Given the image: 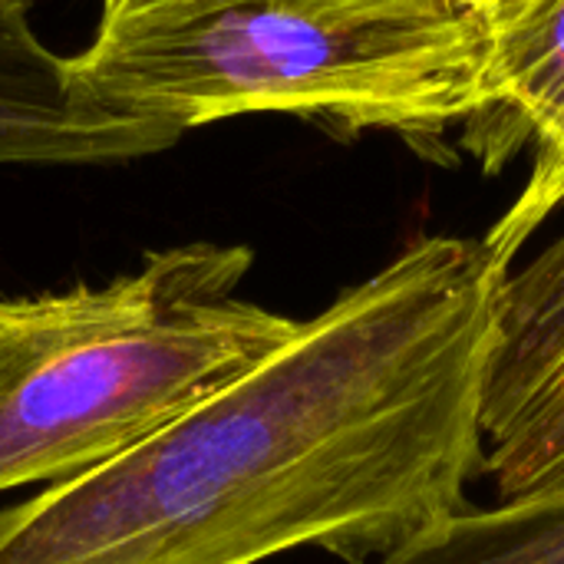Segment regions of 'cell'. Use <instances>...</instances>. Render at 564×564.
Returning <instances> with one entry per match:
<instances>
[{
    "instance_id": "1",
    "label": "cell",
    "mask_w": 564,
    "mask_h": 564,
    "mask_svg": "<svg viewBox=\"0 0 564 564\" xmlns=\"http://www.w3.org/2000/svg\"><path fill=\"white\" fill-rule=\"evenodd\" d=\"M506 278L482 238H416L155 436L0 509V564L387 562L473 506Z\"/></svg>"
},
{
    "instance_id": "2",
    "label": "cell",
    "mask_w": 564,
    "mask_h": 564,
    "mask_svg": "<svg viewBox=\"0 0 564 564\" xmlns=\"http://www.w3.org/2000/svg\"><path fill=\"white\" fill-rule=\"evenodd\" d=\"M83 83L178 132L245 112L440 139L486 102V30L456 0H205L99 26Z\"/></svg>"
},
{
    "instance_id": "3",
    "label": "cell",
    "mask_w": 564,
    "mask_h": 564,
    "mask_svg": "<svg viewBox=\"0 0 564 564\" xmlns=\"http://www.w3.org/2000/svg\"><path fill=\"white\" fill-rule=\"evenodd\" d=\"M245 245H178L106 284L0 297V492L86 476L281 350L301 321L238 297Z\"/></svg>"
},
{
    "instance_id": "4",
    "label": "cell",
    "mask_w": 564,
    "mask_h": 564,
    "mask_svg": "<svg viewBox=\"0 0 564 564\" xmlns=\"http://www.w3.org/2000/svg\"><path fill=\"white\" fill-rule=\"evenodd\" d=\"M482 430L499 502L564 486V235L499 288Z\"/></svg>"
},
{
    "instance_id": "5",
    "label": "cell",
    "mask_w": 564,
    "mask_h": 564,
    "mask_svg": "<svg viewBox=\"0 0 564 564\" xmlns=\"http://www.w3.org/2000/svg\"><path fill=\"white\" fill-rule=\"evenodd\" d=\"M36 0H0V169L109 165L172 149L185 132L122 116L33 30Z\"/></svg>"
},
{
    "instance_id": "6",
    "label": "cell",
    "mask_w": 564,
    "mask_h": 564,
    "mask_svg": "<svg viewBox=\"0 0 564 564\" xmlns=\"http://www.w3.org/2000/svg\"><path fill=\"white\" fill-rule=\"evenodd\" d=\"M486 30V109L473 152L496 172L529 135L539 159L564 152V0H492Z\"/></svg>"
},
{
    "instance_id": "7",
    "label": "cell",
    "mask_w": 564,
    "mask_h": 564,
    "mask_svg": "<svg viewBox=\"0 0 564 564\" xmlns=\"http://www.w3.org/2000/svg\"><path fill=\"white\" fill-rule=\"evenodd\" d=\"M380 564H564V486L469 506Z\"/></svg>"
},
{
    "instance_id": "8",
    "label": "cell",
    "mask_w": 564,
    "mask_h": 564,
    "mask_svg": "<svg viewBox=\"0 0 564 564\" xmlns=\"http://www.w3.org/2000/svg\"><path fill=\"white\" fill-rule=\"evenodd\" d=\"M192 3H205V0H102L99 26H116V23H129V20H142V17L169 13V10L192 7Z\"/></svg>"
},
{
    "instance_id": "9",
    "label": "cell",
    "mask_w": 564,
    "mask_h": 564,
    "mask_svg": "<svg viewBox=\"0 0 564 564\" xmlns=\"http://www.w3.org/2000/svg\"><path fill=\"white\" fill-rule=\"evenodd\" d=\"M456 3H463V7H469V10H479V7H486V3H492V0H456Z\"/></svg>"
}]
</instances>
